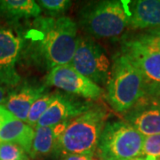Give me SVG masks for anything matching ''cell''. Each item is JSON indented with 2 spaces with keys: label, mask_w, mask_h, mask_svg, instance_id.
Here are the masks:
<instances>
[{
  "label": "cell",
  "mask_w": 160,
  "mask_h": 160,
  "mask_svg": "<svg viewBox=\"0 0 160 160\" xmlns=\"http://www.w3.org/2000/svg\"><path fill=\"white\" fill-rule=\"evenodd\" d=\"M61 160H96L94 154H67L62 156Z\"/></svg>",
  "instance_id": "obj_22"
},
{
  "label": "cell",
  "mask_w": 160,
  "mask_h": 160,
  "mask_svg": "<svg viewBox=\"0 0 160 160\" xmlns=\"http://www.w3.org/2000/svg\"><path fill=\"white\" fill-rule=\"evenodd\" d=\"M96 160H104V159H102V158H99V157H98V158Z\"/></svg>",
  "instance_id": "obj_26"
},
{
  "label": "cell",
  "mask_w": 160,
  "mask_h": 160,
  "mask_svg": "<svg viewBox=\"0 0 160 160\" xmlns=\"http://www.w3.org/2000/svg\"><path fill=\"white\" fill-rule=\"evenodd\" d=\"M69 122H63L54 126H36L29 157L33 159H41L55 154L58 139Z\"/></svg>",
  "instance_id": "obj_14"
},
{
  "label": "cell",
  "mask_w": 160,
  "mask_h": 160,
  "mask_svg": "<svg viewBox=\"0 0 160 160\" xmlns=\"http://www.w3.org/2000/svg\"><path fill=\"white\" fill-rule=\"evenodd\" d=\"M0 160H29V156L15 143L0 142Z\"/></svg>",
  "instance_id": "obj_20"
},
{
  "label": "cell",
  "mask_w": 160,
  "mask_h": 160,
  "mask_svg": "<svg viewBox=\"0 0 160 160\" xmlns=\"http://www.w3.org/2000/svg\"><path fill=\"white\" fill-rule=\"evenodd\" d=\"M69 65L98 86H106L112 64L102 46L89 36H78V46Z\"/></svg>",
  "instance_id": "obj_6"
},
{
  "label": "cell",
  "mask_w": 160,
  "mask_h": 160,
  "mask_svg": "<svg viewBox=\"0 0 160 160\" xmlns=\"http://www.w3.org/2000/svg\"><path fill=\"white\" fill-rule=\"evenodd\" d=\"M135 38L144 45L160 52V27L149 29Z\"/></svg>",
  "instance_id": "obj_21"
},
{
  "label": "cell",
  "mask_w": 160,
  "mask_h": 160,
  "mask_svg": "<svg viewBox=\"0 0 160 160\" xmlns=\"http://www.w3.org/2000/svg\"><path fill=\"white\" fill-rule=\"evenodd\" d=\"M144 136L126 121L107 122L98 143V157L104 160H130L142 155Z\"/></svg>",
  "instance_id": "obj_5"
},
{
  "label": "cell",
  "mask_w": 160,
  "mask_h": 160,
  "mask_svg": "<svg viewBox=\"0 0 160 160\" xmlns=\"http://www.w3.org/2000/svg\"><path fill=\"white\" fill-rule=\"evenodd\" d=\"M78 24L92 38H118L129 26L126 1L90 2L79 11Z\"/></svg>",
  "instance_id": "obj_3"
},
{
  "label": "cell",
  "mask_w": 160,
  "mask_h": 160,
  "mask_svg": "<svg viewBox=\"0 0 160 160\" xmlns=\"http://www.w3.org/2000/svg\"><path fill=\"white\" fill-rule=\"evenodd\" d=\"M132 29H153L160 27V0L126 1Z\"/></svg>",
  "instance_id": "obj_13"
},
{
  "label": "cell",
  "mask_w": 160,
  "mask_h": 160,
  "mask_svg": "<svg viewBox=\"0 0 160 160\" xmlns=\"http://www.w3.org/2000/svg\"><path fill=\"white\" fill-rule=\"evenodd\" d=\"M121 52L139 70L142 78L145 97L160 98V52L133 38L124 41Z\"/></svg>",
  "instance_id": "obj_7"
},
{
  "label": "cell",
  "mask_w": 160,
  "mask_h": 160,
  "mask_svg": "<svg viewBox=\"0 0 160 160\" xmlns=\"http://www.w3.org/2000/svg\"><path fill=\"white\" fill-rule=\"evenodd\" d=\"M141 157L149 160H160V134L144 137Z\"/></svg>",
  "instance_id": "obj_19"
},
{
  "label": "cell",
  "mask_w": 160,
  "mask_h": 160,
  "mask_svg": "<svg viewBox=\"0 0 160 160\" xmlns=\"http://www.w3.org/2000/svg\"><path fill=\"white\" fill-rule=\"evenodd\" d=\"M93 106L91 101L66 92H56L55 97L38 120L37 126H54L74 119Z\"/></svg>",
  "instance_id": "obj_10"
},
{
  "label": "cell",
  "mask_w": 160,
  "mask_h": 160,
  "mask_svg": "<svg viewBox=\"0 0 160 160\" xmlns=\"http://www.w3.org/2000/svg\"><path fill=\"white\" fill-rule=\"evenodd\" d=\"M105 87L107 102L119 113L127 112L145 97L142 76L134 64L121 52L113 58L110 76Z\"/></svg>",
  "instance_id": "obj_4"
},
{
  "label": "cell",
  "mask_w": 160,
  "mask_h": 160,
  "mask_svg": "<svg viewBox=\"0 0 160 160\" xmlns=\"http://www.w3.org/2000/svg\"><path fill=\"white\" fill-rule=\"evenodd\" d=\"M13 118L14 117L6 109L4 105H0V126Z\"/></svg>",
  "instance_id": "obj_23"
},
{
  "label": "cell",
  "mask_w": 160,
  "mask_h": 160,
  "mask_svg": "<svg viewBox=\"0 0 160 160\" xmlns=\"http://www.w3.org/2000/svg\"><path fill=\"white\" fill-rule=\"evenodd\" d=\"M42 11L44 10L46 16L60 17L69 9L72 2L69 0H39L37 1Z\"/></svg>",
  "instance_id": "obj_18"
},
{
  "label": "cell",
  "mask_w": 160,
  "mask_h": 160,
  "mask_svg": "<svg viewBox=\"0 0 160 160\" xmlns=\"http://www.w3.org/2000/svg\"><path fill=\"white\" fill-rule=\"evenodd\" d=\"M78 24L67 16H38L22 32V53L28 61L47 69L71 62L78 46Z\"/></svg>",
  "instance_id": "obj_1"
},
{
  "label": "cell",
  "mask_w": 160,
  "mask_h": 160,
  "mask_svg": "<svg viewBox=\"0 0 160 160\" xmlns=\"http://www.w3.org/2000/svg\"><path fill=\"white\" fill-rule=\"evenodd\" d=\"M34 132V128L26 122L13 118L0 126V142L15 143L29 155Z\"/></svg>",
  "instance_id": "obj_15"
},
{
  "label": "cell",
  "mask_w": 160,
  "mask_h": 160,
  "mask_svg": "<svg viewBox=\"0 0 160 160\" xmlns=\"http://www.w3.org/2000/svg\"><path fill=\"white\" fill-rule=\"evenodd\" d=\"M55 94L56 92H49L47 90L32 104L26 120V123L29 126L33 128L37 126L38 120L45 114L46 109H48L52 100L55 97Z\"/></svg>",
  "instance_id": "obj_17"
},
{
  "label": "cell",
  "mask_w": 160,
  "mask_h": 160,
  "mask_svg": "<svg viewBox=\"0 0 160 160\" xmlns=\"http://www.w3.org/2000/svg\"><path fill=\"white\" fill-rule=\"evenodd\" d=\"M130 160H149V159H147V158H142V157H140V158H132V159H130Z\"/></svg>",
  "instance_id": "obj_25"
},
{
  "label": "cell",
  "mask_w": 160,
  "mask_h": 160,
  "mask_svg": "<svg viewBox=\"0 0 160 160\" xmlns=\"http://www.w3.org/2000/svg\"><path fill=\"white\" fill-rule=\"evenodd\" d=\"M42 9L34 0H0V16L7 23H16L22 19L38 18Z\"/></svg>",
  "instance_id": "obj_16"
},
{
  "label": "cell",
  "mask_w": 160,
  "mask_h": 160,
  "mask_svg": "<svg viewBox=\"0 0 160 160\" xmlns=\"http://www.w3.org/2000/svg\"><path fill=\"white\" fill-rule=\"evenodd\" d=\"M23 46L22 31L13 28L11 23H0V85L14 88L21 83L16 64Z\"/></svg>",
  "instance_id": "obj_8"
},
{
  "label": "cell",
  "mask_w": 160,
  "mask_h": 160,
  "mask_svg": "<svg viewBox=\"0 0 160 160\" xmlns=\"http://www.w3.org/2000/svg\"><path fill=\"white\" fill-rule=\"evenodd\" d=\"M12 89V88H9L6 86L0 85V105H3L6 102L7 96Z\"/></svg>",
  "instance_id": "obj_24"
},
{
  "label": "cell",
  "mask_w": 160,
  "mask_h": 160,
  "mask_svg": "<svg viewBox=\"0 0 160 160\" xmlns=\"http://www.w3.org/2000/svg\"><path fill=\"white\" fill-rule=\"evenodd\" d=\"M159 99H160V98H159Z\"/></svg>",
  "instance_id": "obj_27"
},
{
  "label": "cell",
  "mask_w": 160,
  "mask_h": 160,
  "mask_svg": "<svg viewBox=\"0 0 160 160\" xmlns=\"http://www.w3.org/2000/svg\"><path fill=\"white\" fill-rule=\"evenodd\" d=\"M109 114L101 106H92L70 120L58 139L55 154H94Z\"/></svg>",
  "instance_id": "obj_2"
},
{
  "label": "cell",
  "mask_w": 160,
  "mask_h": 160,
  "mask_svg": "<svg viewBox=\"0 0 160 160\" xmlns=\"http://www.w3.org/2000/svg\"><path fill=\"white\" fill-rule=\"evenodd\" d=\"M45 85L87 101L97 100L102 97L103 92L102 87L82 76L69 64L57 66L49 70Z\"/></svg>",
  "instance_id": "obj_9"
},
{
  "label": "cell",
  "mask_w": 160,
  "mask_h": 160,
  "mask_svg": "<svg viewBox=\"0 0 160 160\" xmlns=\"http://www.w3.org/2000/svg\"><path fill=\"white\" fill-rule=\"evenodd\" d=\"M47 91L46 86L30 82H21L12 88L3 105L17 119L26 122L32 104Z\"/></svg>",
  "instance_id": "obj_12"
},
{
  "label": "cell",
  "mask_w": 160,
  "mask_h": 160,
  "mask_svg": "<svg viewBox=\"0 0 160 160\" xmlns=\"http://www.w3.org/2000/svg\"><path fill=\"white\" fill-rule=\"evenodd\" d=\"M125 114V121L144 137L160 134L159 98L143 97Z\"/></svg>",
  "instance_id": "obj_11"
}]
</instances>
